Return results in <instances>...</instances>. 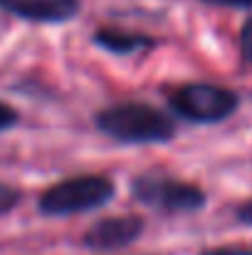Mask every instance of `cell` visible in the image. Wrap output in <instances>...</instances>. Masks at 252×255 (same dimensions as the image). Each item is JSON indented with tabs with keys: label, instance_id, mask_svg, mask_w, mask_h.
<instances>
[{
	"label": "cell",
	"instance_id": "obj_1",
	"mask_svg": "<svg viewBox=\"0 0 252 255\" xmlns=\"http://www.w3.org/2000/svg\"><path fill=\"white\" fill-rule=\"evenodd\" d=\"M94 127L116 144H166L175 136L173 119L144 102H119L94 114Z\"/></svg>",
	"mask_w": 252,
	"mask_h": 255
},
{
	"label": "cell",
	"instance_id": "obj_2",
	"mask_svg": "<svg viewBox=\"0 0 252 255\" xmlns=\"http://www.w3.org/2000/svg\"><path fill=\"white\" fill-rule=\"evenodd\" d=\"M114 193L116 188L111 178L99 173H84L57 181L50 188H45L40 193L37 208L42 216H75L106 206L114 198Z\"/></svg>",
	"mask_w": 252,
	"mask_h": 255
},
{
	"label": "cell",
	"instance_id": "obj_3",
	"mask_svg": "<svg viewBox=\"0 0 252 255\" xmlns=\"http://www.w3.org/2000/svg\"><path fill=\"white\" fill-rule=\"evenodd\" d=\"M168 107L188 122L195 124H218L228 117H233L240 107V97L218 85H180L173 92H168Z\"/></svg>",
	"mask_w": 252,
	"mask_h": 255
},
{
	"label": "cell",
	"instance_id": "obj_4",
	"mask_svg": "<svg viewBox=\"0 0 252 255\" xmlns=\"http://www.w3.org/2000/svg\"><path fill=\"white\" fill-rule=\"evenodd\" d=\"M131 196L144 203V206H154L168 213H193L205 208V191L198 183L190 181H180L159 171H149L141 173L131 181Z\"/></svg>",
	"mask_w": 252,
	"mask_h": 255
},
{
	"label": "cell",
	"instance_id": "obj_5",
	"mask_svg": "<svg viewBox=\"0 0 252 255\" xmlns=\"http://www.w3.org/2000/svg\"><path fill=\"white\" fill-rule=\"evenodd\" d=\"M146 223L141 216H111L96 221L82 236V246L89 251H119L136 243Z\"/></svg>",
	"mask_w": 252,
	"mask_h": 255
},
{
	"label": "cell",
	"instance_id": "obj_6",
	"mask_svg": "<svg viewBox=\"0 0 252 255\" xmlns=\"http://www.w3.org/2000/svg\"><path fill=\"white\" fill-rule=\"evenodd\" d=\"M0 7L20 20L60 25L80 12V0H0Z\"/></svg>",
	"mask_w": 252,
	"mask_h": 255
},
{
	"label": "cell",
	"instance_id": "obj_7",
	"mask_svg": "<svg viewBox=\"0 0 252 255\" xmlns=\"http://www.w3.org/2000/svg\"><path fill=\"white\" fill-rule=\"evenodd\" d=\"M91 40H94L96 47H101L106 52H114V55H134V52L154 50L156 47V40L154 37L141 35V32L116 30V27H99L91 35Z\"/></svg>",
	"mask_w": 252,
	"mask_h": 255
},
{
	"label": "cell",
	"instance_id": "obj_8",
	"mask_svg": "<svg viewBox=\"0 0 252 255\" xmlns=\"http://www.w3.org/2000/svg\"><path fill=\"white\" fill-rule=\"evenodd\" d=\"M20 201H22V191L17 186H12V183L0 181V216L15 211L20 206Z\"/></svg>",
	"mask_w": 252,
	"mask_h": 255
},
{
	"label": "cell",
	"instance_id": "obj_9",
	"mask_svg": "<svg viewBox=\"0 0 252 255\" xmlns=\"http://www.w3.org/2000/svg\"><path fill=\"white\" fill-rule=\"evenodd\" d=\"M240 60L245 67H252V15L243 22L240 30Z\"/></svg>",
	"mask_w": 252,
	"mask_h": 255
},
{
	"label": "cell",
	"instance_id": "obj_10",
	"mask_svg": "<svg viewBox=\"0 0 252 255\" xmlns=\"http://www.w3.org/2000/svg\"><path fill=\"white\" fill-rule=\"evenodd\" d=\"M17 122H20V114H17V109H12L10 104L0 102V131H7V129H12Z\"/></svg>",
	"mask_w": 252,
	"mask_h": 255
},
{
	"label": "cell",
	"instance_id": "obj_11",
	"mask_svg": "<svg viewBox=\"0 0 252 255\" xmlns=\"http://www.w3.org/2000/svg\"><path fill=\"white\" fill-rule=\"evenodd\" d=\"M200 255H252V248L245 246H220V248H210Z\"/></svg>",
	"mask_w": 252,
	"mask_h": 255
},
{
	"label": "cell",
	"instance_id": "obj_12",
	"mask_svg": "<svg viewBox=\"0 0 252 255\" xmlns=\"http://www.w3.org/2000/svg\"><path fill=\"white\" fill-rule=\"evenodd\" d=\"M208 5H220V7H252V0H203Z\"/></svg>",
	"mask_w": 252,
	"mask_h": 255
},
{
	"label": "cell",
	"instance_id": "obj_13",
	"mask_svg": "<svg viewBox=\"0 0 252 255\" xmlns=\"http://www.w3.org/2000/svg\"><path fill=\"white\" fill-rule=\"evenodd\" d=\"M235 216H238V221H240V223L252 226V201H245V203L235 211Z\"/></svg>",
	"mask_w": 252,
	"mask_h": 255
}]
</instances>
